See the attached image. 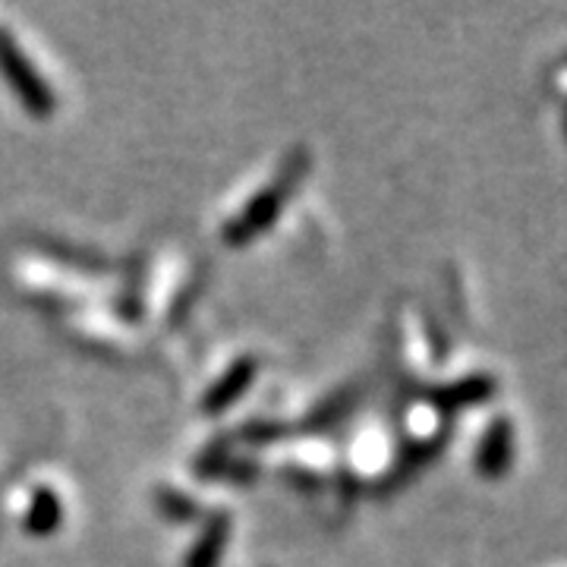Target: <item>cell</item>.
Listing matches in <instances>:
<instances>
[{
  "label": "cell",
  "instance_id": "1",
  "mask_svg": "<svg viewBox=\"0 0 567 567\" xmlns=\"http://www.w3.org/2000/svg\"><path fill=\"white\" fill-rule=\"evenodd\" d=\"M306 164H309V158H306L303 148L290 152L287 162H284L281 174H278V181H275V186L259 189V193L246 203V208L240 215H234L230 221L224 224V244L246 246L252 244L256 237H262L265 230H271V224L278 221V215H281L287 193H290L306 174Z\"/></svg>",
  "mask_w": 567,
  "mask_h": 567
},
{
  "label": "cell",
  "instance_id": "2",
  "mask_svg": "<svg viewBox=\"0 0 567 567\" xmlns=\"http://www.w3.org/2000/svg\"><path fill=\"white\" fill-rule=\"evenodd\" d=\"M0 76L7 82V89L20 99L22 111L32 117H51L58 111V95L54 89L44 82L35 63L29 61V54L22 51V44L7 29H0Z\"/></svg>",
  "mask_w": 567,
  "mask_h": 567
},
{
  "label": "cell",
  "instance_id": "3",
  "mask_svg": "<svg viewBox=\"0 0 567 567\" xmlns=\"http://www.w3.org/2000/svg\"><path fill=\"white\" fill-rule=\"evenodd\" d=\"M256 375H259V360H256V357H240V360H234V363L227 365L203 394L205 416H221V413H227V410L237 404L246 391L252 388Z\"/></svg>",
  "mask_w": 567,
  "mask_h": 567
},
{
  "label": "cell",
  "instance_id": "4",
  "mask_svg": "<svg viewBox=\"0 0 567 567\" xmlns=\"http://www.w3.org/2000/svg\"><path fill=\"white\" fill-rule=\"evenodd\" d=\"M514 464V425L507 416H495L476 445V473L483 480H502Z\"/></svg>",
  "mask_w": 567,
  "mask_h": 567
},
{
  "label": "cell",
  "instance_id": "5",
  "mask_svg": "<svg viewBox=\"0 0 567 567\" xmlns=\"http://www.w3.org/2000/svg\"><path fill=\"white\" fill-rule=\"evenodd\" d=\"M227 539H230V514L215 511L199 529V536L193 539V546L186 548L183 567H221Z\"/></svg>",
  "mask_w": 567,
  "mask_h": 567
},
{
  "label": "cell",
  "instance_id": "6",
  "mask_svg": "<svg viewBox=\"0 0 567 567\" xmlns=\"http://www.w3.org/2000/svg\"><path fill=\"white\" fill-rule=\"evenodd\" d=\"M495 379L486 375V372H476V375H466V379H457L451 385L435 388L429 398L432 404L439 406L442 413H454V410H464V406H480L483 401H488L495 394Z\"/></svg>",
  "mask_w": 567,
  "mask_h": 567
},
{
  "label": "cell",
  "instance_id": "7",
  "mask_svg": "<svg viewBox=\"0 0 567 567\" xmlns=\"http://www.w3.org/2000/svg\"><path fill=\"white\" fill-rule=\"evenodd\" d=\"M63 524V502L61 495L54 492V488L39 486L32 492V498H29V507H25V520H22V527L29 536H35V539H48V536H54Z\"/></svg>",
  "mask_w": 567,
  "mask_h": 567
},
{
  "label": "cell",
  "instance_id": "8",
  "mask_svg": "<svg viewBox=\"0 0 567 567\" xmlns=\"http://www.w3.org/2000/svg\"><path fill=\"white\" fill-rule=\"evenodd\" d=\"M155 505H158V514H164V517H167V520H174V524H189V520H196V517H199V505H196V498L183 495L181 488L162 486L158 492H155Z\"/></svg>",
  "mask_w": 567,
  "mask_h": 567
}]
</instances>
